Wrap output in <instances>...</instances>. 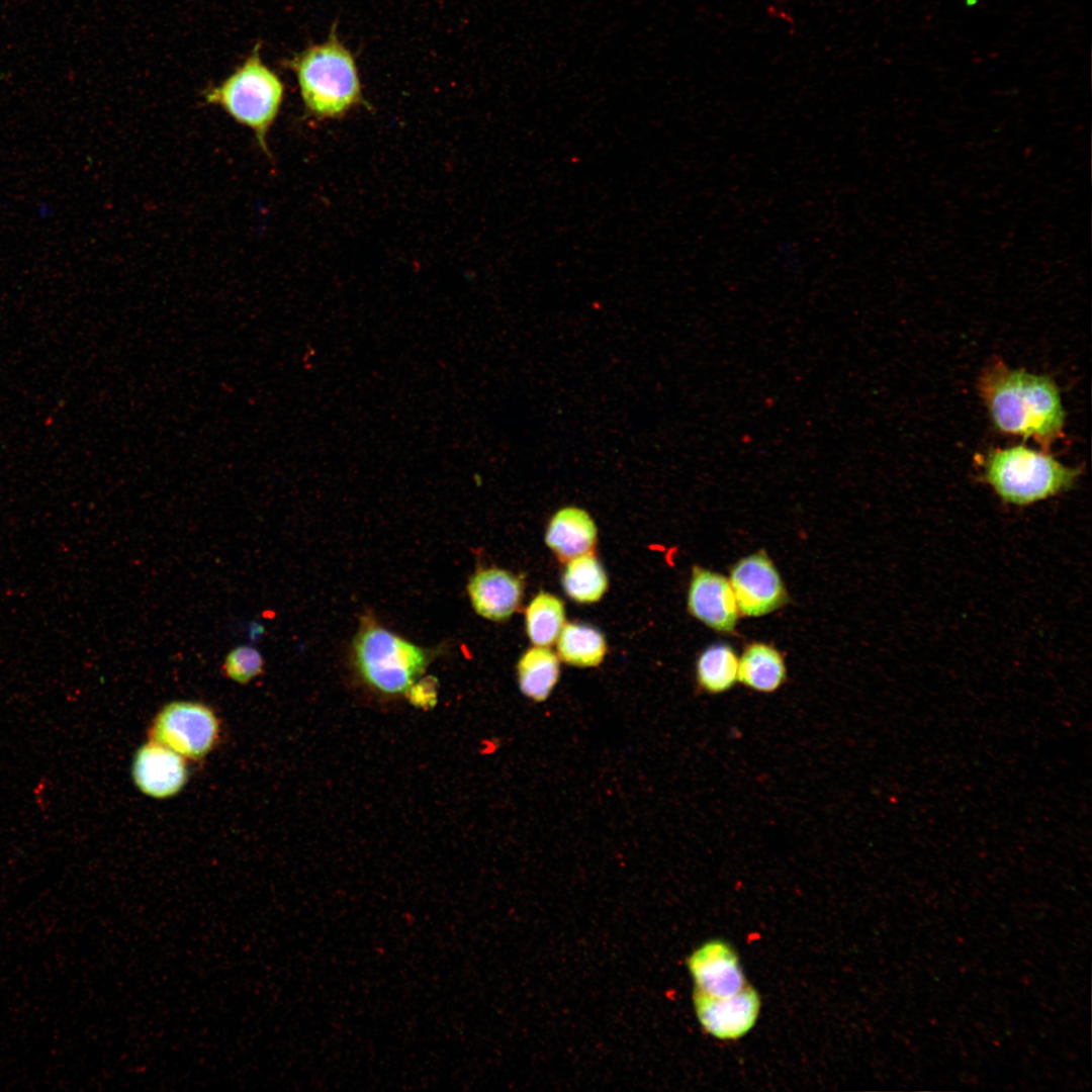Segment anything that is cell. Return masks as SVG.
<instances>
[{"label":"cell","instance_id":"obj_1","mask_svg":"<svg viewBox=\"0 0 1092 1092\" xmlns=\"http://www.w3.org/2000/svg\"><path fill=\"white\" fill-rule=\"evenodd\" d=\"M980 390L1000 432L1033 438L1044 448L1060 437L1065 412L1050 377L995 364L982 375Z\"/></svg>","mask_w":1092,"mask_h":1092},{"label":"cell","instance_id":"obj_8","mask_svg":"<svg viewBox=\"0 0 1092 1092\" xmlns=\"http://www.w3.org/2000/svg\"><path fill=\"white\" fill-rule=\"evenodd\" d=\"M693 1001L702 1027L722 1040L745 1035L754 1026L761 1007L759 994L750 984L728 997H710L694 992Z\"/></svg>","mask_w":1092,"mask_h":1092},{"label":"cell","instance_id":"obj_14","mask_svg":"<svg viewBox=\"0 0 1092 1092\" xmlns=\"http://www.w3.org/2000/svg\"><path fill=\"white\" fill-rule=\"evenodd\" d=\"M787 679V667L782 653L763 642L745 647L738 658V681L763 694L778 691Z\"/></svg>","mask_w":1092,"mask_h":1092},{"label":"cell","instance_id":"obj_10","mask_svg":"<svg viewBox=\"0 0 1092 1092\" xmlns=\"http://www.w3.org/2000/svg\"><path fill=\"white\" fill-rule=\"evenodd\" d=\"M688 610L707 627L723 634L734 633L740 616L729 579L700 566L692 570Z\"/></svg>","mask_w":1092,"mask_h":1092},{"label":"cell","instance_id":"obj_16","mask_svg":"<svg viewBox=\"0 0 1092 1092\" xmlns=\"http://www.w3.org/2000/svg\"><path fill=\"white\" fill-rule=\"evenodd\" d=\"M696 681L708 695L731 690L738 681V657L732 646L724 642L707 646L696 662Z\"/></svg>","mask_w":1092,"mask_h":1092},{"label":"cell","instance_id":"obj_15","mask_svg":"<svg viewBox=\"0 0 1092 1092\" xmlns=\"http://www.w3.org/2000/svg\"><path fill=\"white\" fill-rule=\"evenodd\" d=\"M560 663L557 655L548 647L529 648L517 664V678L521 693L529 700L546 701L558 682Z\"/></svg>","mask_w":1092,"mask_h":1092},{"label":"cell","instance_id":"obj_4","mask_svg":"<svg viewBox=\"0 0 1092 1092\" xmlns=\"http://www.w3.org/2000/svg\"><path fill=\"white\" fill-rule=\"evenodd\" d=\"M352 657L361 678L385 695L405 694L426 670L432 654L371 617H364L352 642Z\"/></svg>","mask_w":1092,"mask_h":1092},{"label":"cell","instance_id":"obj_12","mask_svg":"<svg viewBox=\"0 0 1092 1092\" xmlns=\"http://www.w3.org/2000/svg\"><path fill=\"white\" fill-rule=\"evenodd\" d=\"M467 592L474 611L494 622L508 620L520 607L522 581L497 567L480 568L469 578Z\"/></svg>","mask_w":1092,"mask_h":1092},{"label":"cell","instance_id":"obj_19","mask_svg":"<svg viewBox=\"0 0 1092 1092\" xmlns=\"http://www.w3.org/2000/svg\"><path fill=\"white\" fill-rule=\"evenodd\" d=\"M526 631L535 646L548 647L558 638L565 625V611L560 599L541 592L527 607Z\"/></svg>","mask_w":1092,"mask_h":1092},{"label":"cell","instance_id":"obj_6","mask_svg":"<svg viewBox=\"0 0 1092 1092\" xmlns=\"http://www.w3.org/2000/svg\"><path fill=\"white\" fill-rule=\"evenodd\" d=\"M219 724L214 712L196 702L177 701L162 708L150 727V738L183 758L199 759L217 743Z\"/></svg>","mask_w":1092,"mask_h":1092},{"label":"cell","instance_id":"obj_5","mask_svg":"<svg viewBox=\"0 0 1092 1092\" xmlns=\"http://www.w3.org/2000/svg\"><path fill=\"white\" fill-rule=\"evenodd\" d=\"M283 92L281 80L262 63L258 50H255L233 75L219 86L208 89L205 99L253 129L261 147L265 148V139L281 106Z\"/></svg>","mask_w":1092,"mask_h":1092},{"label":"cell","instance_id":"obj_17","mask_svg":"<svg viewBox=\"0 0 1092 1092\" xmlns=\"http://www.w3.org/2000/svg\"><path fill=\"white\" fill-rule=\"evenodd\" d=\"M606 651L604 635L588 625L565 624L557 638L558 656L569 665L598 666L604 660Z\"/></svg>","mask_w":1092,"mask_h":1092},{"label":"cell","instance_id":"obj_11","mask_svg":"<svg viewBox=\"0 0 1092 1092\" xmlns=\"http://www.w3.org/2000/svg\"><path fill=\"white\" fill-rule=\"evenodd\" d=\"M132 778L144 794L159 799L168 798L185 785L187 768L181 755L151 740L135 753Z\"/></svg>","mask_w":1092,"mask_h":1092},{"label":"cell","instance_id":"obj_13","mask_svg":"<svg viewBox=\"0 0 1092 1092\" xmlns=\"http://www.w3.org/2000/svg\"><path fill=\"white\" fill-rule=\"evenodd\" d=\"M598 531L589 514L577 507H566L551 518L545 535L548 547L561 561H569L592 552Z\"/></svg>","mask_w":1092,"mask_h":1092},{"label":"cell","instance_id":"obj_20","mask_svg":"<svg viewBox=\"0 0 1092 1092\" xmlns=\"http://www.w3.org/2000/svg\"><path fill=\"white\" fill-rule=\"evenodd\" d=\"M265 661L261 652L250 645H239L224 657L222 674L238 684L246 685L264 672Z\"/></svg>","mask_w":1092,"mask_h":1092},{"label":"cell","instance_id":"obj_21","mask_svg":"<svg viewBox=\"0 0 1092 1092\" xmlns=\"http://www.w3.org/2000/svg\"><path fill=\"white\" fill-rule=\"evenodd\" d=\"M405 694L414 706L432 708L437 702V679L424 677L416 680Z\"/></svg>","mask_w":1092,"mask_h":1092},{"label":"cell","instance_id":"obj_18","mask_svg":"<svg viewBox=\"0 0 1092 1092\" xmlns=\"http://www.w3.org/2000/svg\"><path fill=\"white\" fill-rule=\"evenodd\" d=\"M562 585L571 600L590 604L598 602L606 593L608 577L600 561L589 552L567 561Z\"/></svg>","mask_w":1092,"mask_h":1092},{"label":"cell","instance_id":"obj_3","mask_svg":"<svg viewBox=\"0 0 1092 1092\" xmlns=\"http://www.w3.org/2000/svg\"><path fill=\"white\" fill-rule=\"evenodd\" d=\"M1080 474L1044 452L1017 445L990 451L982 477L1004 504L1027 507L1070 490Z\"/></svg>","mask_w":1092,"mask_h":1092},{"label":"cell","instance_id":"obj_2","mask_svg":"<svg viewBox=\"0 0 1092 1092\" xmlns=\"http://www.w3.org/2000/svg\"><path fill=\"white\" fill-rule=\"evenodd\" d=\"M298 80L301 98L317 118H338L363 104V94L352 53L338 39L308 47L289 62Z\"/></svg>","mask_w":1092,"mask_h":1092},{"label":"cell","instance_id":"obj_7","mask_svg":"<svg viewBox=\"0 0 1092 1092\" xmlns=\"http://www.w3.org/2000/svg\"><path fill=\"white\" fill-rule=\"evenodd\" d=\"M729 573L740 615L761 617L782 608L789 601L780 572L762 550L740 558L731 566Z\"/></svg>","mask_w":1092,"mask_h":1092},{"label":"cell","instance_id":"obj_9","mask_svg":"<svg viewBox=\"0 0 1092 1092\" xmlns=\"http://www.w3.org/2000/svg\"><path fill=\"white\" fill-rule=\"evenodd\" d=\"M688 968L695 983L694 992L706 996H732L749 984L735 949L720 938L710 939L695 949L688 959Z\"/></svg>","mask_w":1092,"mask_h":1092}]
</instances>
